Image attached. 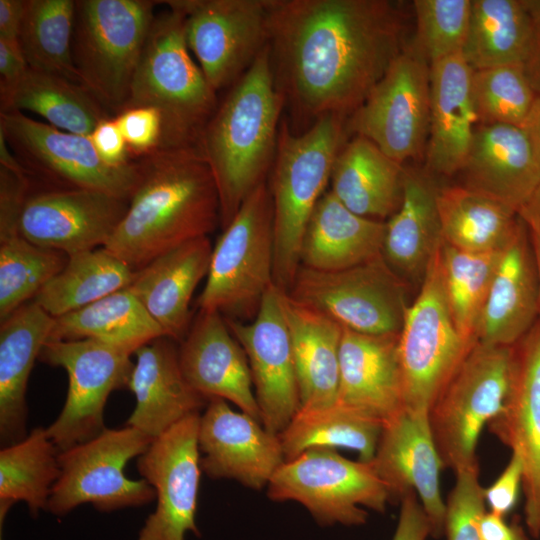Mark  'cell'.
Returning a JSON list of instances; mask_svg holds the SVG:
<instances>
[{"instance_id": "cell-1", "label": "cell", "mask_w": 540, "mask_h": 540, "mask_svg": "<svg viewBox=\"0 0 540 540\" xmlns=\"http://www.w3.org/2000/svg\"><path fill=\"white\" fill-rule=\"evenodd\" d=\"M268 14L275 85L304 130L347 119L405 45L398 2L268 0Z\"/></svg>"}, {"instance_id": "cell-2", "label": "cell", "mask_w": 540, "mask_h": 540, "mask_svg": "<svg viewBox=\"0 0 540 540\" xmlns=\"http://www.w3.org/2000/svg\"><path fill=\"white\" fill-rule=\"evenodd\" d=\"M140 180L104 248L134 271L220 224L213 174L202 154L156 150L138 159Z\"/></svg>"}, {"instance_id": "cell-3", "label": "cell", "mask_w": 540, "mask_h": 540, "mask_svg": "<svg viewBox=\"0 0 540 540\" xmlns=\"http://www.w3.org/2000/svg\"><path fill=\"white\" fill-rule=\"evenodd\" d=\"M285 101L275 85L269 46L229 87L208 120L202 155L217 187L225 229L272 168Z\"/></svg>"}, {"instance_id": "cell-4", "label": "cell", "mask_w": 540, "mask_h": 540, "mask_svg": "<svg viewBox=\"0 0 540 540\" xmlns=\"http://www.w3.org/2000/svg\"><path fill=\"white\" fill-rule=\"evenodd\" d=\"M163 3L168 9L155 15L123 109L149 106L160 111L158 150L202 154V134L219 103L217 92L190 56L183 12Z\"/></svg>"}, {"instance_id": "cell-5", "label": "cell", "mask_w": 540, "mask_h": 540, "mask_svg": "<svg viewBox=\"0 0 540 540\" xmlns=\"http://www.w3.org/2000/svg\"><path fill=\"white\" fill-rule=\"evenodd\" d=\"M347 119L327 115L302 132L283 116L270 170L274 222V284L288 292L300 267L310 216L326 192L337 155L347 141Z\"/></svg>"}, {"instance_id": "cell-6", "label": "cell", "mask_w": 540, "mask_h": 540, "mask_svg": "<svg viewBox=\"0 0 540 540\" xmlns=\"http://www.w3.org/2000/svg\"><path fill=\"white\" fill-rule=\"evenodd\" d=\"M158 3L76 0L73 64L81 84L112 116L127 103Z\"/></svg>"}, {"instance_id": "cell-7", "label": "cell", "mask_w": 540, "mask_h": 540, "mask_svg": "<svg viewBox=\"0 0 540 540\" xmlns=\"http://www.w3.org/2000/svg\"><path fill=\"white\" fill-rule=\"evenodd\" d=\"M514 369L515 345L477 342L466 355L428 413L444 467L458 473L478 466L480 434L503 409Z\"/></svg>"}, {"instance_id": "cell-8", "label": "cell", "mask_w": 540, "mask_h": 540, "mask_svg": "<svg viewBox=\"0 0 540 540\" xmlns=\"http://www.w3.org/2000/svg\"><path fill=\"white\" fill-rule=\"evenodd\" d=\"M273 270V205L265 181L244 200L213 248L199 309L254 318L274 283Z\"/></svg>"}, {"instance_id": "cell-9", "label": "cell", "mask_w": 540, "mask_h": 540, "mask_svg": "<svg viewBox=\"0 0 540 540\" xmlns=\"http://www.w3.org/2000/svg\"><path fill=\"white\" fill-rule=\"evenodd\" d=\"M439 251L426 269L419 294L408 306L399 333L404 409L415 413H429L475 345L463 338L452 318Z\"/></svg>"}, {"instance_id": "cell-10", "label": "cell", "mask_w": 540, "mask_h": 540, "mask_svg": "<svg viewBox=\"0 0 540 540\" xmlns=\"http://www.w3.org/2000/svg\"><path fill=\"white\" fill-rule=\"evenodd\" d=\"M268 498L302 504L322 526L366 523L365 508L383 513L389 494L371 463L335 449L312 448L285 461L267 485Z\"/></svg>"}, {"instance_id": "cell-11", "label": "cell", "mask_w": 540, "mask_h": 540, "mask_svg": "<svg viewBox=\"0 0 540 540\" xmlns=\"http://www.w3.org/2000/svg\"><path fill=\"white\" fill-rule=\"evenodd\" d=\"M152 438L126 426L105 429L99 435L58 454L60 474L54 483L47 511L64 515L81 504L100 512L146 505L156 499L145 480L125 476L129 460L142 455Z\"/></svg>"}, {"instance_id": "cell-12", "label": "cell", "mask_w": 540, "mask_h": 540, "mask_svg": "<svg viewBox=\"0 0 540 540\" xmlns=\"http://www.w3.org/2000/svg\"><path fill=\"white\" fill-rule=\"evenodd\" d=\"M287 293L342 327L369 335L399 334L409 306L406 283L383 255L335 271L300 266Z\"/></svg>"}, {"instance_id": "cell-13", "label": "cell", "mask_w": 540, "mask_h": 540, "mask_svg": "<svg viewBox=\"0 0 540 540\" xmlns=\"http://www.w3.org/2000/svg\"><path fill=\"white\" fill-rule=\"evenodd\" d=\"M430 126V63L416 42L405 44L365 101L347 118V132L373 142L403 164L421 154Z\"/></svg>"}, {"instance_id": "cell-14", "label": "cell", "mask_w": 540, "mask_h": 540, "mask_svg": "<svg viewBox=\"0 0 540 540\" xmlns=\"http://www.w3.org/2000/svg\"><path fill=\"white\" fill-rule=\"evenodd\" d=\"M128 348L93 339L48 340L39 355L65 369L69 379L65 404L46 432L60 451L93 439L106 428L103 412L109 395L129 385L134 364Z\"/></svg>"}, {"instance_id": "cell-15", "label": "cell", "mask_w": 540, "mask_h": 540, "mask_svg": "<svg viewBox=\"0 0 540 540\" xmlns=\"http://www.w3.org/2000/svg\"><path fill=\"white\" fill-rule=\"evenodd\" d=\"M0 133L28 175L129 200L138 186L139 161L112 167L99 157L87 135L60 130L20 111L0 112Z\"/></svg>"}, {"instance_id": "cell-16", "label": "cell", "mask_w": 540, "mask_h": 540, "mask_svg": "<svg viewBox=\"0 0 540 540\" xmlns=\"http://www.w3.org/2000/svg\"><path fill=\"white\" fill-rule=\"evenodd\" d=\"M185 34L216 92L234 84L269 43L268 0H172Z\"/></svg>"}, {"instance_id": "cell-17", "label": "cell", "mask_w": 540, "mask_h": 540, "mask_svg": "<svg viewBox=\"0 0 540 540\" xmlns=\"http://www.w3.org/2000/svg\"><path fill=\"white\" fill-rule=\"evenodd\" d=\"M199 422V413L187 416L138 457V472L154 488L157 505L137 540H184L189 531L201 535L195 521L202 471Z\"/></svg>"}, {"instance_id": "cell-18", "label": "cell", "mask_w": 540, "mask_h": 540, "mask_svg": "<svg viewBox=\"0 0 540 540\" xmlns=\"http://www.w3.org/2000/svg\"><path fill=\"white\" fill-rule=\"evenodd\" d=\"M274 283L249 323L225 317L248 359L260 422L279 435L300 408L299 387L291 338Z\"/></svg>"}, {"instance_id": "cell-19", "label": "cell", "mask_w": 540, "mask_h": 540, "mask_svg": "<svg viewBox=\"0 0 540 540\" xmlns=\"http://www.w3.org/2000/svg\"><path fill=\"white\" fill-rule=\"evenodd\" d=\"M129 201L81 188L30 194L19 217L18 233L35 245L68 256L104 247L124 218Z\"/></svg>"}, {"instance_id": "cell-20", "label": "cell", "mask_w": 540, "mask_h": 540, "mask_svg": "<svg viewBox=\"0 0 540 540\" xmlns=\"http://www.w3.org/2000/svg\"><path fill=\"white\" fill-rule=\"evenodd\" d=\"M370 463L384 483L390 502L401 501L407 493L414 492L428 517L431 536L441 538L446 515L440 487L444 466L428 414L403 409L384 423Z\"/></svg>"}, {"instance_id": "cell-21", "label": "cell", "mask_w": 540, "mask_h": 540, "mask_svg": "<svg viewBox=\"0 0 540 540\" xmlns=\"http://www.w3.org/2000/svg\"><path fill=\"white\" fill-rule=\"evenodd\" d=\"M201 469L211 479H232L253 490L267 487L285 462L278 435L252 416L213 398L200 416Z\"/></svg>"}, {"instance_id": "cell-22", "label": "cell", "mask_w": 540, "mask_h": 540, "mask_svg": "<svg viewBox=\"0 0 540 540\" xmlns=\"http://www.w3.org/2000/svg\"><path fill=\"white\" fill-rule=\"evenodd\" d=\"M490 431L523 465L525 522L540 538V321L515 344L512 387L501 412L489 423Z\"/></svg>"}, {"instance_id": "cell-23", "label": "cell", "mask_w": 540, "mask_h": 540, "mask_svg": "<svg viewBox=\"0 0 540 540\" xmlns=\"http://www.w3.org/2000/svg\"><path fill=\"white\" fill-rule=\"evenodd\" d=\"M180 343L182 372L197 393L208 402L213 398L229 401L260 421L247 356L222 314L199 310Z\"/></svg>"}, {"instance_id": "cell-24", "label": "cell", "mask_w": 540, "mask_h": 540, "mask_svg": "<svg viewBox=\"0 0 540 540\" xmlns=\"http://www.w3.org/2000/svg\"><path fill=\"white\" fill-rule=\"evenodd\" d=\"M460 172L465 187L519 212L540 180V150L524 127L479 124Z\"/></svg>"}, {"instance_id": "cell-25", "label": "cell", "mask_w": 540, "mask_h": 540, "mask_svg": "<svg viewBox=\"0 0 540 540\" xmlns=\"http://www.w3.org/2000/svg\"><path fill=\"white\" fill-rule=\"evenodd\" d=\"M399 334L369 335L343 327L338 401L386 423L404 409Z\"/></svg>"}, {"instance_id": "cell-26", "label": "cell", "mask_w": 540, "mask_h": 540, "mask_svg": "<svg viewBox=\"0 0 540 540\" xmlns=\"http://www.w3.org/2000/svg\"><path fill=\"white\" fill-rule=\"evenodd\" d=\"M174 340L159 337L139 347L128 388L136 406L126 421L152 439L192 414L208 401L187 382Z\"/></svg>"}, {"instance_id": "cell-27", "label": "cell", "mask_w": 540, "mask_h": 540, "mask_svg": "<svg viewBox=\"0 0 540 540\" xmlns=\"http://www.w3.org/2000/svg\"><path fill=\"white\" fill-rule=\"evenodd\" d=\"M527 227L503 250L476 330V342L517 344L539 316L537 269Z\"/></svg>"}, {"instance_id": "cell-28", "label": "cell", "mask_w": 540, "mask_h": 540, "mask_svg": "<svg viewBox=\"0 0 540 540\" xmlns=\"http://www.w3.org/2000/svg\"><path fill=\"white\" fill-rule=\"evenodd\" d=\"M212 251L208 236L188 241L136 271L127 287L174 341L181 342L191 327L190 302L208 274Z\"/></svg>"}, {"instance_id": "cell-29", "label": "cell", "mask_w": 540, "mask_h": 540, "mask_svg": "<svg viewBox=\"0 0 540 540\" xmlns=\"http://www.w3.org/2000/svg\"><path fill=\"white\" fill-rule=\"evenodd\" d=\"M473 69L462 54L430 64L427 165L441 175L460 172L478 121L472 97Z\"/></svg>"}, {"instance_id": "cell-30", "label": "cell", "mask_w": 540, "mask_h": 540, "mask_svg": "<svg viewBox=\"0 0 540 540\" xmlns=\"http://www.w3.org/2000/svg\"><path fill=\"white\" fill-rule=\"evenodd\" d=\"M54 318L34 301L0 326V441L6 447L27 436L26 391L36 358L48 341Z\"/></svg>"}, {"instance_id": "cell-31", "label": "cell", "mask_w": 540, "mask_h": 540, "mask_svg": "<svg viewBox=\"0 0 540 540\" xmlns=\"http://www.w3.org/2000/svg\"><path fill=\"white\" fill-rule=\"evenodd\" d=\"M281 305L291 338L300 407L317 408L335 403L343 327L284 291H281Z\"/></svg>"}, {"instance_id": "cell-32", "label": "cell", "mask_w": 540, "mask_h": 540, "mask_svg": "<svg viewBox=\"0 0 540 540\" xmlns=\"http://www.w3.org/2000/svg\"><path fill=\"white\" fill-rule=\"evenodd\" d=\"M386 222L353 213L328 190L319 199L307 223L300 266L335 271L382 255Z\"/></svg>"}, {"instance_id": "cell-33", "label": "cell", "mask_w": 540, "mask_h": 540, "mask_svg": "<svg viewBox=\"0 0 540 540\" xmlns=\"http://www.w3.org/2000/svg\"><path fill=\"white\" fill-rule=\"evenodd\" d=\"M403 176L402 164L370 140L354 136L336 157L330 191L353 213L383 221L400 206Z\"/></svg>"}, {"instance_id": "cell-34", "label": "cell", "mask_w": 540, "mask_h": 540, "mask_svg": "<svg viewBox=\"0 0 540 540\" xmlns=\"http://www.w3.org/2000/svg\"><path fill=\"white\" fill-rule=\"evenodd\" d=\"M437 193L427 176L404 169L402 200L386 222L382 250L401 278L424 277L443 242Z\"/></svg>"}, {"instance_id": "cell-35", "label": "cell", "mask_w": 540, "mask_h": 540, "mask_svg": "<svg viewBox=\"0 0 540 540\" xmlns=\"http://www.w3.org/2000/svg\"><path fill=\"white\" fill-rule=\"evenodd\" d=\"M437 206L444 242L462 251H503L524 224L508 205L464 185L438 189Z\"/></svg>"}, {"instance_id": "cell-36", "label": "cell", "mask_w": 540, "mask_h": 540, "mask_svg": "<svg viewBox=\"0 0 540 540\" xmlns=\"http://www.w3.org/2000/svg\"><path fill=\"white\" fill-rule=\"evenodd\" d=\"M537 33L521 0H472L462 55L473 70L523 65Z\"/></svg>"}, {"instance_id": "cell-37", "label": "cell", "mask_w": 540, "mask_h": 540, "mask_svg": "<svg viewBox=\"0 0 540 540\" xmlns=\"http://www.w3.org/2000/svg\"><path fill=\"white\" fill-rule=\"evenodd\" d=\"M0 107V112L30 111L60 130L87 136L112 116L83 85L29 66L15 87L0 96Z\"/></svg>"}, {"instance_id": "cell-38", "label": "cell", "mask_w": 540, "mask_h": 540, "mask_svg": "<svg viewBox=\"0 0 540 540\" xmlns=\"http://www.w3.org/2000/svg\"><path fill=\"white\" fill-rule=\"evenodd\" d=\"M163 336L162 328L139 299L124 288L54 318L48 340L93 339L135 353L142 345Z\"/></svg>"}, {"instance_id": "cell-39", "label": "cell", "mask_w": 540, "mask_h": 540, "mask_svg": "<svg viewBox=\"0 0 540 540\" xmlns=\"http://www.w3.org/2000/svg\"><path fill=\"white\" fill-rule=\"evenodd\" d=\"M382 428V422L337 400L323 407H300L278 436L285 461L312 448H346L356 451L360 461L369 463Z\"/></svg>"}, {"instance_id": "cell-40", "label": "cell", "mask_w": 540, "mask_h": 540, "mask_svg": "<svg viewBox=\"0 0 540 540\" xmlns=\"http://www.w3.org/2000/svg\"><path fill=\"white\" fill-rule=\"evenodd\" d=\"M135 272L104 247L78 252L33 301L57 318L127 288Z\"/></svg>"}, {"instance_id": "cell-41", "label": "cell", "mask_w": 540, "mask_h": 540, "mask_svg": "<svg viewBox=\"0 0 540 540\" xmlns=\"http://www.w3.org/2000/svg\"><path fill=\"white\" fill-rule=\"evenodd\" d=\"M59 450L46 429L34 428L19 442L0 451V515L23 501L33 517L47 510L51 489L59 477Z\"/></svg>"}, {"instance_id": "cell-42", "label": "cell", "mask_w": 540, "mask_h": 540, "mask_svg": "<svg viewBox=\"0 0 540 540\" xmlns=\"http://www.w3.org/2000/svg\"><path fill=\"white\" fill-rule=\"evenodd\" d=\"M75 4L74 0H26L18 44L30 68L81 84L72 60Z\"/></svg>"}, {"instance_id": "cell-43", "label": "cell", "mask_w": 540, "mask_h": 540, "mask_svg": "<svg viewBox=\"0 0 540 540\" xmlns=\"http://www.w3.org/2000/svg\"><path fill=\"white\" fill-rule=\"evenodd\" d=\"M503 251L475 253L442 242L439 255L443 284L454 323L470 344Z\"/></svg>"}, {"instance_id": "cell-44", "label": "cell", "mask_w": 540, "mask_h": 540, "mask_svg": "<svg viewBox=\"0 0 540 540\" xmlns=\"http://www.w3.org/2000/svg\"><path fill=\"white\" fill-rule=\"evenodd\" d=\"M68 255L19 234L0 240V320L14 313L66 265Z\"/></svg>"}, {"instance_id": "cell-45", "label": "cell", "mask_w": 540, "mask_h": 540, "mask_svg": "<svg viewBox=\"0 0 540 540\" xmlns=\"http://www.w3.org/2000/svg\"><path fill=\"white\" fill-rule=\"evenodd\" d=\"M471 88L480 124L524 127L537 101L522 65L473 70Z\"/></svg>"}, {"instance_id": "cell-46", "label": "cell", "mask_w": 540, "mask_h": 540, "mask_svg": "<svg viewBox=\"0 0 540 540\" xmlns=\"http://www.w3.org/2000/svg\"><path fill=\"white\" fill-rule=\"evenodd\" d=\"M417 34L415 42L430 64L462 54L472 0H415Z\"/></svg>"}, {"instance_id": "cell-47", "label": "cell", "mask_w": 540, "mask_h": 540, "mask_svg": "<svg viewBox=\"0 0 540 540\" xmlns=\"http://www.w3.org/2000/svg\"><path fill=\"white\" fill-rule=\"evenodd\" d=\"M455 475L456 481L446 503L444 535L447 540H481L479 521L486 511V502L479 481V466Z\"/></svg>"}, {"instance_id": "cell-48", "label": "cell", "mask_w": 540, "mask_h": 540, "mask_svg": "<svg viewBox=\"0 0 540 540\" xmlns=\"http://www.w3.org/2000/svg\"><path fill=\"white\" fill-rule=\"evenodd\" d=\"M114 117L133 160L160 148L163 119L159 110L149 106L128 107Z\"/></svg>"}, {"instance_id": "cell-49", "label": "cell", "mask_w": 540, "mask_h": 540, "mask_svg": "<svg viewBox=\"0 0 540 540\" xmlns=\"http://www.w3.org/2000/svg\"><path fill=\"white\" fill-rule=\"evenodd\" d=\"M30 179L26 171L0 166V240L18 233V221L29 197Z\"/></svg>"}, {"instance_id": "cell-50", "label": "cell", "mask_w": 540, "mask_h": 540, "mask_svg": "<svg viewBox=\"0 0 540 540\" xmlns=\"http://www.w3.org/2000/svg\"><path fill=\"white\" fill-rule=\"evenodd\" d=\"M523 487V465L520 457L512 453L500 476L484 488L485 502L489 511L504 517L515 506L519 490Z\"/></svg>"}, {"instance_id": "cell-51", "label": "cell", "mask_w": 540, "mask_h": 540, "mask_svg": "<svg viewBox=\"0 0 540 540\" xmlns=\"http://www.w3.org/2000/svg\"><path fill=\"white\" fill-rule=\"evenodd\" d=\"M99 157L112 167H123L135 161L114 116L101 120L89 135Z\"/></svg>"}, {"instance_id": "cell-52", "label": "cell", "mask_w": 540, "mask_h": 540, "mask_svg": "<svg viewBox=\"0 0 540 540\" xmlns=\"http://www.w3.org/2000/svg\"><path fill=\"white\" fill-rule=\"evenodd\" d=\"M431 536L428 517L414 492L400 501V513L392 540H427Z\"/></svg>"}, {"instance_id": "cell-53", "label": "cell", "mask_w": 540, "mask_h": 540, "mask_svg": "<svg viewBox=\"0 0 540 540\" xmlns=\"http://www.w3.org/2000/svg\"><path fill=\"white\" fill-rule=\"evenodd\" d=\"M27 69L18 41L0 39V96L12 90Z\"/></svg>"}, {"instance_id": "cell-54", "label": "cell", "mask_w": 540, "mask_h": 540, "mask_svg": "<svg viewBox=\"0 0 540 540\" xmlns=\"http://www.w3.org/2000/svg\"><path fill=\"white\" fill-rule=\"evenodd\" d=\"M26 0H0V39L18 41Z\"/></svg>"}, {"instance_id": "cell-55", "label": "cell", "mask_w": 540, "mask_h": 540, "mask_svg": "<svg viewBox=\"0 0 540 540\" xmlns=\"http://www.w3.org/2000/svg\"><path fill=\"white\" fill-rule=\"evenodd\" d=\"M481 540H524L522 533L508 525L504 517L485 511L479 521Z\"/></svg>"}, {"instance_id": "cell-56", "label": "cell", "mask_w": 540, "mask_h": 540, "mask_svg": "<svg viewBox=\"0 0 540 540\" xmlns=\"http://www.w3.org/2000/svg\"><path fill=\"white\" fill-rule=\"evenodd\" d=\"M522 66L531 88L540 100V29H538L532 49Z\"/></svg>"}, {"instance_id": "cell-57", "label": "cell", "mask_w": 540, "mask_h": 540, "mask_svg": "<svg viewBox=\"0 0 540 540\" xmlns=\"http://www.w3.org/2000/svg\"><path fill=\"white\" fill-rule=\"evenodd\" d=\"M518 214L529 232L540 234V180Z\"/></svg>"}, {"instance_id": "cell-58", "label": "cell", "mask_w": 540, "mask_h": 540, "mask_svg": "<svg viewBox=\"0 0 540 540\" xmlns=\"http://www.w3.org/2000/svg\"><path fill=\"white\" fill-rule=\"evenodd\" d=\"M524 128L529 132L540 150V100L538 98Z\"/></svg>"}, {"instance_id": "cell-59", "label": "cell", "mask_w": 540, "mask_h": 540, "mask_svg": "<svg viewBox=\"0 0 540 540\" xmlns=\"http://www.w3.org/2000/svg\"><path fill=\"white\" fill-rule=\"evenodd\" d=\"M530 240L533 249L539 284V321H540V234L530 232Z\"/></svg>"}, {"instance_id": "cell-60", "label": "cell", "mask_w": 540, "mask_h": 540, "mask_svg": "<svg viewBox=\"0 0 540 540\" xmlns=\"http://www.w3.org/2000/svg\"><path fill=\"white\" fill-rule=\"evenodd\" d=\"M527 12L534 20L538 29H540V0H521Z\"/></svg>"}]
</instances>
